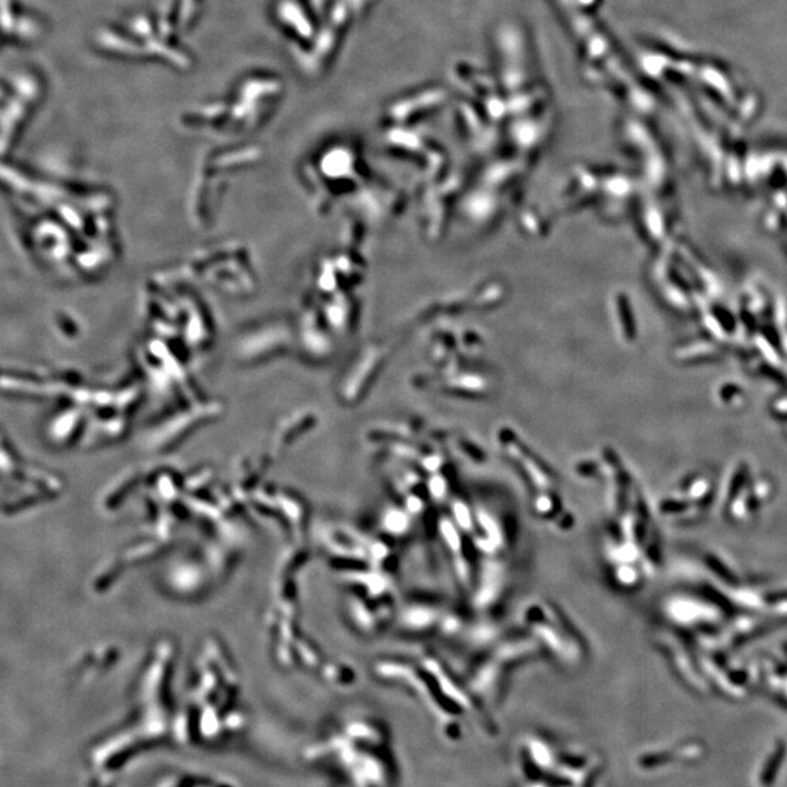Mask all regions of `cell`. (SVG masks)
I'll use <instances>...</instances> for the list:
<instances>
[{"instance_id":"cell-1","label":"cell","mask_w":787,"mask_h":787,"mask_svg":"<svg viewBox=\"0 0 787 787\" xmlns=\"http://www.w3.org/2000/svg\"><path fill=\"white\" fill-rule=\"evenodd\" d=\"M407 620H409L410 625L414 627V630H419V628L430 627L439 618H438L436 609L424 608V606H414V609H412V611L409 613Z\"/></svg>"},{"instance_id":"cell-2","label":"cell","mask_w":787,"mask_h":787,"mask_svg":"<svg viewBox=\"0 0 787 787\" xmlns=\"http://www.w3.org/2000/svg\"><path fill=\"white\" fill-rule=\"evenodd\" d=\"M455 515H456V519H458V523H460L461 528H464V529H471L472 528L471 514L468 512V509L463 503H460L458 506L455 507Z\"/></svg>"}]
</instances>
